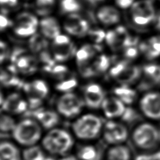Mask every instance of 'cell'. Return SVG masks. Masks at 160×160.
I'll return each instance as SVG.
<instances>
[{
	"label": "cell",
	"instance_id": "f1b7e54d",
	"mask_svg": "<svg viewBox=\"0 0 160 160\" xmlns=\"http://www.w3.org/2000/svg\"><path fill=\"white\" fill-rule=\"evenodd\" d=\"M17 123L8 114H2L0 119V130L2 134L13 132Z\"/></svg>",
	"mask_w": 160,
	"mask_h": 160
},
{
	"label": "cell",
	"instance_id": "83f0119b",
	"mask_svg": "<svg viewBox=\"0 0 160 160\" xmlns=\"http://www.w3.org/2000/svg\"><path fill=\"white\" fill-rule=\"evenodd\" d=\"M48 42L44 37L39 34L33 35L29 41V47L33 53H41L47 47Z\"/></svg>",
	"mask_w": 160,
	"mask_h": 160
},
{
	"label": "cell",
	"instance_id": "f5cc1de1",
	"mask_svg": "<svg viewBox=\"0 0 160 160\" xmlns=\"http://www.w3.org/2000/svg\"><path fill=\"white\" fill-rule=\"evenodd\" d=\"M158 28H159V29L160 30V16L159 18V20H158Z\"/></svg>",
	"mask_w": 160,
	"mask_h": 160
},
{
	"label": "cell",
	"instance_id": "d4e9b609",
	"mask_svg": "<svg viewBox=\"0 0 160 160\" xmlns=\"http://www.w3.org/2000/svg\"><path fill=\"white\" fill-rule=\"evenodd\" d=\"M98 47H93L90 45H85L82 47L76 53V58L78 66L88 62V61L95 55L97 50H100Z\"/></svg>",
	"mask_w": 160,
	"mask_h": 160
},
{
	"label": "cell",
	"instance_id": "8fae6325",
	"mask_svg": "<svg viewBox=\"0 0 160 160\" xmlns=\"http://www.w3.org/2000/svg\"><path fill=\"white\" fill-rule=\"evenodd\" d=\"M27 115L30 118L37 120L42 127L47 129H52L55 128L60 120L58 114L56 112L40 108L28 112Z\"/></svg>",
	"mask_w": 160,
	"mask_h": 160
},
{
	"label": "cell",
	"instance_id": "db71d44e",
	"mask_svg": "<svg viewBox=\"0 0 160 160\" xmlns=\"http://www.w3.org/2000/svg\"><path fill=\"white\" fill-rule=\"evenodd\" d=\"M98 1H102V0H97V2H98Z\"/></svg>",
	"mask_w": 160,
	"mask_h": 160
},
{
	"label": "cell",
	"instance_id": "5b68a950",
	"mask_svg": "<svg viewBox=\"0 0 160 160\" xmlns=\"http://www.w3.org/2000/svg\"><path fill=\"white\" fill-rule=\"evenodd\" d=\"M22 88L26 95L29 108L32 110L39 108L44 99L47 98L49 92L47 83L40 79L25 83Z\"/></svg>",
	"mask_w": 160,
	"mask_h": 160
},
{
	"label": "cell",
	"instance_id": "d590c367",
	"mask_svg": "<svg viewBox=\"0 0 160 160\" xmlns=\"http://www.w3.org/2000/svg\"><path fill=\"white\" fill-rule=\"evenodd\" d=\"M61 8L63 13H74L81 8V4L78 0H62Z\"/></svg>",
	"mask_w": 160,
	"mask_h": 160
},
{
	"label": "cell",
	"instance_id": "f6af8a7d",
	"mask_svg": "<svg viewBox=\"0 0 160 160\" xmlns=\"http://www.w3.org/2000/svg\"><path fill=\"white\" fill-rule=\"evenodd\" d=\"M138 48L135 47H128L125 48L124 56L128 60L133 59L138 56Z\"/></svg>",
	"mask_w": 160,
	"mask_h": 160
},
{
	"label": "cell",
	"instance_id": "74e56055",
	"mask_svg": "<svg viewBox=\"0 0 160 160\" xmlns=\"http://www.w3.org/2000/svg\"><path fill=\"white\" fill-rule=\"evenodd\" d=\"M88 28H89V26H88V22L87 21H85V20L82 19L81 22H79V24L76 27L75 29L73 30V32L71 35L77 37H83L87 32H89V31H88Z\"/></svg>",
	"mask_w": 160,
	"mask_h": 160
},
{
	"label": "cell",
	"instance_id": "f35d334b",
	"mask_svg": "<svg viewBox=\"0 0 160 160\" xmlns=\"http://www.w3.org/2000/svg\"><path fill=\"white\" fill-rule=\"evenodd\" d=\"M121 118L124 122L131 124V123L136 122L139 118V116L135 110H133L131 108L127 107V109H126L124 115Z\"/></svg>",
	"mask_w": 160,
	"mask_h": 160
},
{
	"label": "cell",
	"instance_id": "681fc988",
	"mask_svg": "<svg viewBox=\"0 0 160 160\" xmlns=\"http://www.w3.org/2000/svg\"><path fill=\"white\" fill-rule=\"evenodd\" d=\"M116 2L119 7L122 8H127L132 4L133 0H116Z\"/></svg>",
	"mask_w": 160,
	"mask_h": 160
},
{
	"label": "cell",
	"instance_id": "ba28073f",
	"mask_svg": "<svg viewBox=\"0 0 160 160\" xmlns=\"http://www.w3.org/2000/svg\"><path fill=\"white\" fill-rule=\"evenodd\" d=\"M128 136L127 128L122 123L109 121L104 125L103 138L108 143L112 145H122Z\"/></svg>",
	"mask_w": 160,
	"mask_h": 160
},
{
	"label": "cell",
	"instance_id": "4fadbf2b",
	"mask_svg": "<svg viewBox=\"0 0 160 160\" xmlns=\"http://www.w3.org/2000/svg\"><path fill=\"white\" fill-rule=\"evenodd\" d=\"M101 108L106 118L115 119L122 118L127 107L124 102L114 96L105 98Z\"/></svg>",
	"mask_w": 160,
	"mask_h": 160
},
{
	"label": "cell",
	"instance_id": "7dc6e473",
	"mask_svg": "<svg viewBox=\"0 0 160 160\" xmlns=\"http://www.w3.org/2000/svg\"><path fill=\"white\" fill-rule=\"evenodd\" d=\"M12 25V22L8 19L4 14H2L0 16V28L2 30H4L6 28L11 26Z\"/></svg>",
	"mask_w": 160,
	"mask_h": 160
},
{
	"label": "cell",
	"instance_id": "603a6c76",
	"mask_svg": "<svg viewBox=\"0 0 160 160\" xmlns=\"http://www.w3.org/2000/svg\"><path fill=\"white\" fill-rule=\"evenodd\" d=\"M115 96L118 98L125 105H131L136 101L137 93L135 90L132 89L128 86L122 85V87H117L113 91Z\"/></svg>",
	"mask_w": 160,
	"mask_h": 160
},
{
	"label": "cell",
	"instance_id": "ab89813d",
	"mask_svg": "<svg viewBox=\"0 0 160 160\" xmlns=\"http://www.w3.org/2000/svg\"><path fill=\"white\" fill-rule=\"evenodd\" d=\"M79 68L80 74H81L82 76L84 77V78H91V77H93L97 75L95 69L93 68V65L89 64L88 62L80 65V66H79Z\"/></svg>",
	"mask_w": 160,
	"mask_h": 160
},
{
	"label": "cell",
	"instance_id": "7a4b0ae2",
	"mask_svg": "<svg viewBox=\"0 0 160 160\" xmlns=\"http://www.w3.org/2000/svg\"><path fill=\"white\" fill-rule=\"evenodd\" d=\"M42 126L35 119L28 118L17 123L12 136L18 144L30 147L35 145L42 137Z\"/></svg>",
	"mask_w": 160,
	"mask_h": 160
},
{
	"label": "cell",
	"instance_id": "cb8c5ba5",
	"mask_svg": "<svg viewBox=\"0 0 160 160\" xmlns=\"http://www.w3.org/2000/svg\"><path fill=\"white\" fill-rule=\"evenodd\" d=\"M131 152L127 146L122 145H113L108 151L106 160H130Z\"/></svg>",
	"mask_w": 160,
	"mask_h": 160
},
{
	"label": "cell",
	"instance_id": "816d5d0a",
	"mask_svg": "<svg viewBox=\"0 0 160 160\" xmlns=\"http://www.w3.org/2000/svg\"><path fill=\"white\" fill-rule=\"evenodd\" d=\"M61 160H78V159L76 158V157L69 156V157H65L64 158L61 159Z\"/></svg>",
	"mask_w": 160,
	"mask_h": 160
},
{
	"label": "cell",
	"instance_id": "3957f363",
	"mask_svg": "<svg viewBox=\"0 0 160 160\" xmlns=\"http://www.w3.org/2000/svg\"><path fill=\"white\" fill-rule=\"evenodd\" d=\"M132 141L140 149L146 151L155 150L160 143V129L151 123H141L133 130Z\"/></svg>",
	"mask_w": 160,
	"mask_h": 160
},
{
	"label": "cell",
	"instance_id": "836d02e7",
	"mask_svg": "<svg viewBox=\"0 0 160 160\" xmlns=\"http://www.w3.org/2000/svg\"><path fill=\"white\" fill-rule=\"evenodd\" d=\"M110 61L108 58V57L105 55L100 56L98 58H97L95 61L93 62L92 64L93 68L95 69L96 74H101L102 72H105L108 68L110 66Z\"/></svg>",
	"mask_w": 160,
	"mask_h": 160
},
{
	"label": "cell",
	"instance_id": "d6a6232c",
	"mask_svg": "<svg viewBox=\"0 0 160 160\" xmlns=\"http://www.w3.org/2000/svg\"><path fill=\"white\" fill-rule=\"evenodd\" d=\"M54 0H37L36 11L41 16H46L49 14L54 5Z\"/></svg>",
	"mask_w": 160,
	"mask_h": 160
},
{
	"label": "cell",
	"instance_id": "7402d4cb",
	"mask_svg": "<svg viewBox=\"0 0 160 160\" xmlns=\"http://www.w3.org/2000/svg\"><path fill=\"white\" fill-rule=\"evenodd\" d=\"M76 158L78 160H100L101 152L94 145H82L77 151Z\"/></svg>",
	"mask_w": 160,
	"mask_h": 160
},
{
	"label": "cell",
	"instance_id": "4316f807",
	"mask_svg": "<svg viewBox=\"0 0 160 160\" xmlns=\"http://www.w3.org/2000/svg\"><path fill=\"white\" fill-rule=\"evenodd\" d=\"M47 158L42 148L37 145L28 147L22 152L24 160H45Z\"/></svg>",
	"mask_w": 160,
	"mask_h": 160
},
{
	"label": "cell",
	"instance_id": "5bb4252c",
	"mask_svg": "<svg viewBox=\"0 0 160 160\" xmlns=\"http://www.w3.org/2000/svg\"><path fill=\"white\" fill-rule=\"evenodd\" d=\"M144 77L140 84V89H147L160 84V66L158 65H148L143 68Z\"/></svg>",
	"mask_w": 160,
	"mask_h": 160
},
{
	"label": "cell",
	"instance_id": "1f68e13d",
	"mask_svg": "<svg viewBox=\"0 0 160 160\" xmlns=\"http://www.w3.org/2000/svg\"><path fill=\"white\" fill-rule=\"evenodd\" d=\"M77 86H78V81L75 78H66L64 79H62L61 82L57 84L56 88L61 92L69 93Z\"/></svg>",
	"mask_w": 160,
	"mask_h": 160
},
{
	"label": "cell",
	"instance_id": "ffe728a7",
	"mask_svg": "<svg viewBox=\"0 0 160 160\" xmlns=\"http://www.w3.org/2000/svg\"><path fill=\"white\" fill-rule=\"evenodd\" d=\"M0 160H21L18 148L9 141H2L0 144Z\"/></svg>",
	"mask_w": 160,
	"mask_h": 160
},
{
	"label": "cell",
	"instance_id": "52a82bcc",
	"mask_svg": "<svg viewBox=\"0 0 160 160\" xmlns=\"http://www.w3.org/2000/svg\"><path fill=\"white\" fill-rule=\"evenodd\" d=\"M140 109L143 115L154 121L160 120V93L151 91L140 100Z\"/></svg>",
	"mask_w": 160,
	"mask_h": 160
},
{
	"label": "cell",
	"instance_id": "f907efd6",
	"mask_svg": "<svg viewBox=\"0 0 160 160\" xmlns=\"http://www.w3.org/2000/svg\"><path fill=\"white\" fill-rule=\"evenodd\" d=\"M0 3H1L2 6L12 7L17 4L18 0H0Z\"/></svg>",
	"mask_w": 160,
	"mask_h": 160
},
{
	"label": "cell",
	"instance_id": "8992f818",
	"mask_svg": "<svg viewBox=\"0 0 160 160\" xmlns=\"http://www.w3.org/2000/svg\"><path fill=\"white\" fill-rule=\"evenodd\" d=\"M83 102L75 93H65L56 102L58 112L66 118H73L81 112Z\"/></svg>",
	"mask_w": 160,
	"mask_h": 160
},
{
	"label": "cell",
	"instance_id": "bcb514c9",
	"mask_svg": "<svg viewBox=\"0 0 160 160\" xmlns=\"http://www.w3.org/2000/svg\"><path fill=\"white\" fill-rule=\"evenodd\" d=\"M70 39L69 38L63 35H60L58 37L54 39L53 41V44L56 45H64V44H68L70 43Z\"/></svg>",
	"mask_w": 160,
	"mask_h": 160
},
{
	"label": "cell",
	"instance_id": "4dcf8cb0",
	"mask_svg": "<svg viewBox=\"0 0 160 160\" xmlns=\"http://www.w3.org/2000/svg\"><path fill=\"white\" fill-rule=\"evenodd\" d=\"M105 39L108 44L110 46L111 49L113 51H118L124 48V44L119 38L115 30H110L107 33Z\"/></svg>",
	"mask_w": 160,
	"mask_h": 160
},
{
	"label": "cell",
	"instance_id": "60d3db41",
	"mask_svg": "<svg viewBox=\"0 0 160 160\" xmlns=\"http://www.w3.org/2000/svg\"><path fill=\"white\" fill-rule=\"evenodd\" d=\"M68 73V68L64 66V65H56L51 72V74H52V75H53L55 78L61 80L66 78Z\"/></svg>",
	"mask_w": 160,
	"mask_h": 160
},
{
	"label": "cell",
	"instance_id": "9a60e30c",
	"mask_svg": "<svg viewBox=\"0 0 160 160\" xmlns=\"http://www.w3.org/2000/svg\"><path fill=\"white\" fill-rule=\"evenodd\" d=\"M141 75V69L139 66L128 65L114 79L122 85L128 86L136 82Z\"/></svg>",
	"mask_w": 160,
	"mask_h": 160
},
{
	"label": "cell",
	"instance_id": "f546056e",
	"mask_svg": "<svg viewBox=\"0 0 160 160\" xmlns=\"http://www.w3.org/2000/svg\"><path fill=\"white\" fill-rule=\"evenodd\" d=\"M37 28L38 26L35 25L17 22L15 28H14V32L18 36L25 38V37L34 35L37 30Z\"/></svg>",
	"mask_w": 160,
	"mask_h": 160
},
{
	"label": "cell",
	"instance_id": "9c48e42d",
	"mask_svg": "<svg viewBox=\"0 0 160 160\" xmlns=\"http://www.w3.org/2000/svg\"><path fill=\"white\" fill-rule=\"evenodd\" d=\"M131 13L133 21L138 25L149 24L155 16V8L148 0H141L133 4Z\"/></svg>",
	"mask_w": 160,
	"mask_h": 160
},
{
	"label": "cell",
	"instance_id": "484cf974",
	"mask_svg": "<svg viewBox=\"0 0 160 160\" xmlns=\"http://www.w3.org/2000/svg\"><path fill=\"white\" fill-rule=\"evenodd\" d=\"M0 80L5 87H22L24 84L20 79L15 76V74L9 71L2 70Z\"/></svg>",
	"mask_w": 160,
	"mask_h": 160
},
{
	"label": "cell",
	"instance_id": "e0dca14e",
	"mask_svg": "<svg viewBox=\"0 0 160 160\" xmlns=\"http://www.w3.org/2000/svg\"><path fill=\"white\" fill-rule=\"evenodd\" d=\"M13 65H15L17 70L25 74V75H30L37 70L38 61L33 56L23 55L20 57Z\"/></svg>",
	"mask_w": 160,
	"mask_h": 160
},
{
	"label": "cell",
	"instance_id": "e575fe53",
	"mask_svg": "<svg viewBox=\"0 0 160 160\" xmlns=\"http://www.w3.org/2000/svg\"><path fill=\"white\" fill-rule=\"evenodd\" d=\"M82 20V17L77 13H71L68 16L64 23V28L68 33L72 34L73 30Z\"/></svg>",
	"mask_w": 160,
	"mask_h": 160
},
{
	"label": "cell",
	"instance_id": "ee69618b",
	"mask_svg": "<svg viewBox=\"0 0 160 160\" xmlns=\"http://www.w3.org/2000/svg\"><path fill=\"white\" fill-rule=\"evenodd\" d=\"M128 65V62L127 61H123L118 62V64L115 65L110 71V74L112 78H115V77L119 74Z\"/></svg>",
	"mask_w": 160,
	"mask_h": 160
},
{
	"label": "cell",
	"instance_id": "7bdbcfd3",
	"mask_svg": "<svg viewBox=\"0 0 160 160\" xmlns=\"http://www.w3.org/2000/svg\"><path fill=\"white\" fill-rule=\"evenodd\" d=\"M135 160H160V150L141 154L136 157Z\"/></svg>",
	"mask_w": 160,
	"mask_h": 160
},
{
	"label": "cell",
	"instance_id": "2e32d148",
	"mask_svg": "<svg viewBox=\"0 0 160 160\" xmlns=\"http://www.w3.org/2000/svg\"><path fill=\"white\" fill-rule=\"evenodd\" d=\"M140 49L148 58L153 59L160 56V36L152 37L140 45Z\"/></svg>",
	"mask_w": 160,
	"mask_h": 160
},
{
	"label": "cell",
	"instance_id": "d6986e66",
	"mask_svg": "<svg viewBox=\"0 0 160 160\" xmlns=\"http://www.w3.org/2000/svg\"><path fill=\"white\" fill-rule=\"evenodd\" d=\"M54 58L58 61H65L72 57L76 52V47L72 42L64 45L53 44Z\"/></svg>",
	"mask_w": 160,
	"mask_h": 160
},
{
	"label": "cell",
	"instance_id": "6da1fadb",
	"mask_svg": "<svg viewBox=\"0 0 160 160\" xmlns=\"http://www.w3.org/2000/svg\"><path fill=\"white\" fill-rule=\"evenodd\" d=\"M44 149L54 155H64L72 149L74 145L72 136L66 130L53 128L43 138Z\"/></svg>",
	"mask_w": 160,
	"mask_h": 160
},
{
	"label": "cell",
	"instance_id": "b9f144b4",
	"mask_svg": "<svg viewBox=\"0 0 160 160\" xmlns=\"http://www.w3.org/2000/svg\"><path fill=\"white\" fill-rule=\"evenodd\" d=\"M88 35L90 37V39L96 44H99V43L102 42L106 37L104 31L101 30H90L88 32Z\"/></svg>",
	"mask_w": 160,
	"mask_h": 160
},
{
	"label": "cell",
	"instance_id": "7c38bea8",
	"mask_svg": "<svg viewBox=\"0 0 160 160\" xmlns=\"http://www.w3.org/2000/svg\"><path fill=\"white\" fill-rule=\"evenodd\" d=\"M84 97L85 104L92 109L101 108L102 102L106 98L102 88L97 84L87 85L84 88Z\"/></svg>",
	"mask_w": 160,
	"mask_h": 160
},
{
	"label": "cell",
	"instance_id": "277c9868",
	"mask_svg": "<svg viewBox=\"0 0 160 160\" xmlns=\"http://www.w3.org/2000/svg\"><path fill=\"white\" fill-rule=\"evenodd\" d=\"M102 128L101 118L93 114H86L77 119L72 124V131L75 136L81 140L96 138Z\"/></svg>",
	"mask_w": 160,
	"mask_h": 160
},
{
	"label": "cell",
	"instance_id": "30bf717a",
	"mask_svg": "<svg viewBox=\"0 0 160 160\" xmlns=\"http://www.w3.org/2000/svg\"><path fill=\"white\" fill-rule=\"evenodd\" d=\"M29 105L27 101L17 93H11L4 99L1 96V110L7 114L20 115L28 112Z\"/></svg>",
	"mask_w": 160,
	"mask_h": 160
},
{
	"label": "cell",
	"instance_id": "44dd1931",
	"mask_svg": "<svg viewBox=\"0 0 160 160\" xmlns=\"http://www.w3.org/2000/svg\"><path fill=\"white\" fill-rule=\"evenodd\" d=\"M98 18L105 25H112L119 21V13L115 8L104 7L98 11Z\"/></svg>",
	"mask_w": 160,
	"mask_h": 160
},
{
	"label": "cell",
	"instance_id": "c3c4849f",
	"mask_svg": "<svg viewBox=\"0 0 160 160\" xmlns=\"http://www.w3.org/2000/svg\"><path fill=\"white\" fill-rule=\"evenodd\" d=\"M0 48H1V53H0V60H1V62H3L8 56V50L7 45H6V44H4V42H1V44H0Z\"/></svg>",
	"mask_w": 160,
	"mask_h": 160
},
{
	"label": "cell",
	"instance_id": "8d00e7d4",
	"mask_svg": "<svg viewBox=\"0 0 160 160\" xmlns=\"http://www.w3.org/2000/svg\"><path fill=\"white\" fill-rule=\"evenodd\" d=\"M16 22L32 24L36 25V26L38 25V21L36 17L29 13H22L19 14L16 18Z\"/></svg>",
	"mask_w": 160,
	"mask_h": 160
},
{
	"label": "cell",
	"instance_id": "ac0fdd59",
	"mask_svg": "<svg viewBox=\"0 0 160 160\" xmlns=\"http://www.w3.org/2000/svg\"><path fill=\"white\" fill-rule=\"evenodd\" d=\"M42 32L45 37L50 39H55L60 35L61 30L57 20L53 18H46L40 22Z\"/></svg>",
	"mask_w": 160,
	"mask_h": 160
}]
</instances>
